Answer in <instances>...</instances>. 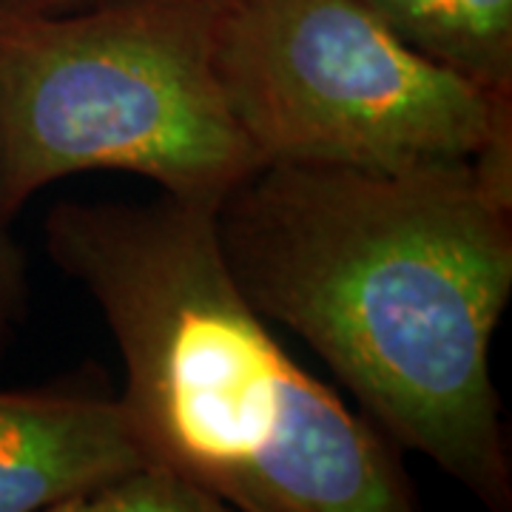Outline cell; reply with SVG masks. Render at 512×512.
<instances>
[{"mask_svg":"<svg viewBox=\"0 0 512 512\" xmlns=\"http://www.w3.org/2000/svg\"><path fill=\"white\" fill-rule=\"evenodd\" d=\"M126 367L148 458L245 512H410L396 444L296 365L222 256L214 208L63 202L43 225Z\"/></svg>","mask_w":512,"mask_h":512,"instance_id":"cell-2","label":"cell"},{"mask_svg":"<svg viewBox=\"0 0 512 512\" xmlns=\"http://www.w3.org/2000/svg\"><path fill=\"white\" fill-rule=\"evenodd\" d=\"M217 495L183 470L146 458L117 473L92 493L77 498L69 512H222Z\"/></svg>","mask_w":512,"mask_h":512,"instance_id":"cell-7","label":"cell"},{"mask_svg":"<svg viewBox=\"0 0 512 512\" xmlns=\"http://www.w3.org/2000/svg\"><path fill=\"white\" fill-rule=\"evenodd\" d=\"M89 0H0V9L9 12H66L74 6H83Z\"/></svg>","mask_w":512,"mask_h":512,"instance_id":"cell-9","label":"cell"},{"mask_svg":"<svg viewBox=\"0 0 512 512\" xmlns=\"http://www.w3.org/2000/svg\"><path fill=\"white\" fill-rule=\"evenodd\" d=\"M217 69L262 165L399 174L512 134V97L416 52L362 0H231Z\"/></svg>","mask_w":512,"mask_h":512,"instance_id":"cell-4","label":"cell"},{"mask_svg":"<svg viewBox=\"0 0 512 512\" xmlns=\"http://www.w3.org/2000/svg\"><path fill=\"white\" fill-rule=\"evenodd\" d=\"M231 0H89L0 9V214L46 185L128 171L220 205L262 168L217 69Z\"/></svg>","mask_w":512,"mask_h":512,"instance_id":"cell-3","label":"cell"},{"mask_svg":"<svg viewBox=\"0 0 512 512\" xmlns=\"http://www.w3.org/2000/svg\"><path fill=\"white\" fill-rule=\"evenodd\" d=\"M9 222L0 214V359L29 313V268Z\"/></svg>","mask_w":512,"mask_h":512,"instance_id":"cell-8","label":"cell"},{"mask_svg":"<svg viewBox=\"0 0 512 512\" xmlns=\"http://www.w3.org/2000/svg\"><path fill=\"white\" fill-rule=\"evenodd\" d=\"M146 458L120 399L83 387L0 390V512H69Z\"/></svg>","mask_w":512,"mask_h":512,"instance_id":"cell-5","label":"cell"},{"mask_svg":"<svg viewBox=\"0 0 512 512\" xmlns=\"http://www.w3.org/2000/svg\"><path fill=\"white\" fill-rule=\"evenodd\" d=\"M214 222L251 305L322 356L384 439L510 507L490 345L512 293V137L399 174L262 165Z\"/></svg>","mask_w":512,"mask_h":512,"instance_id":"cell-1","label":"cell"},{"mask_svg":"<svg viewBox=\"0 0 512 512\" xmlns=\"http://www.w3.org/2000/svg\"><path fill=\"white\" fill-rule=\"evenodd\" d=\"M390 32L481 89L512 97V0H362Z\"/></svg>","mask_w":512,"mask_h":512,"instance_id":"cell-6","label":"cell"}]
</instances>
